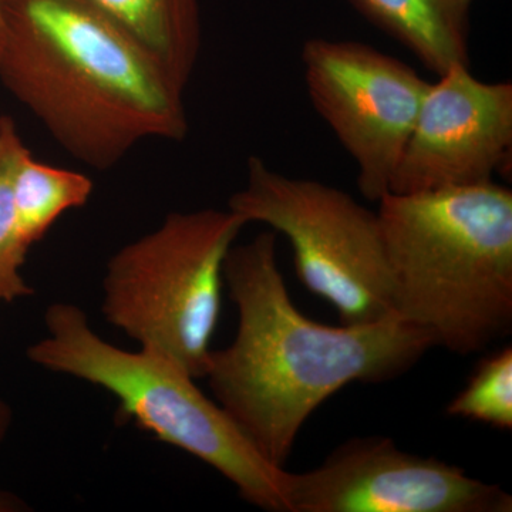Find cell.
Here are the masks:
<instances>
[{"label":"cell","instance_id":"4","mask_svg":"<svg viewBox=\"0 0 512 512\" xmlns=\"http://www.w3.org/2000/svg\"><path fill=\"white\" fill-rule=\"evenodd\" d=\"M46 335L28 359L47 372L83 380L109 392L138 427L198 458L227 478L242 500L269 512L286 511L285 467L269 463L229 414L170 360L146 350L111 345L73 303H52Z\"/></svg>","mask_w":512,"mask_h":512},{"label":"cell","instance_id":"6","mask_svg":"<svg viewBox=\"0 0 512 512\" xmlns=\"http://www.w3.org/2000/svg\"><path fill=\"white\" fill-rule=\"evenodd\" d=\"M228 210L288 239L299 281L338 312L343 325L394 315L393 281L377 212L339 188L247 161V183Z\"/></svg>","mask_w":512,"mask_h":512},{"label":"cell","instance_id":"1","mask_svg":"<svg viewBox=\"0 0 512 512\" xmlns=\"http://www.w3.org/2000/svg\"><path fill=\"white\" fill-rule=\"evenodd\" d=\"M224 281L237 333L227 348L211 350L204 377L215 402L278 467L306 421L343 387L396 379L437 346L397 315L340 326L303 315L279 269L274 231L229 249Z\"/></svg>","mask_w":512,"mask_h":512},{"label":"cell","instance_id":"3","mask_svg":"<svg viewBox=\"0 0 512 512\" xmlns=\"http://www.w3.org/2000/svg\"><path fill=\"white\" fill-rule=\"evenodd\" d=\"M393 313L457 355L512 330V192L490 183L380 198Z\"/></svg>","mask_w":512,"mask_h":512},{"label":"cell","instance_id":"16","mask_svg":"<svg viewBox=\"0 0 512 512\" xmlns=\"http://www.w3.org/2000/svg\"><path fill=\"white\" fill-rule=\"evenodd\" d=\"M447 2L451 3L454 8H457L458 10H461V12L467 13L468 15V9H470L473 0H447Z\"/></svg>","mask_w":512,"mask_h":512},{"label":"cell","instance_id":"8","mask_svg":"<svg viewBox=\"0 0 512 512\" xmlns=\"http://www.w3.org/2000/svg\"><path fill=\"white\" fill-rule=\"evenodd\" d=\"M288 512H511L500 485L387 437L346 441L320 466L285 478Z\"/></svg>","mask_w":512,"mask_h":512},{"label":"cell","instance_id":"10","mask_svg":"<svg viewBox=\"0 0 512 512\" xmlns=\"http://www.w3.org/2000/svg\"><path fill=\"white\" fill-rule=\"evenodd\" d=\"M126 30L187 89L201 52L200 0H84Z\"/></svg>","mask_w":512,"mask_h":512},{"label":"cell","instance_id":"13","mask_svg":"<svg viewBox=\"0 0 512 512\" xmlns=\"http://www.w3.org/2000/svg\"><path fill=\"white\" fill-rule=\"evenodd\" d=\"M26 151L15 121L0 117V303H12L35 292L22 275L29 248L20 237L13 195L16 171Z\"/></svg>","mask_w":512,"mask_h":512},{"label":"cell","instance_id":"15","mask_svg":"<svg viewBox=\"0 0 512 512\" xmlns=\"http://www.w3.org/2000/svg\"><path fill=\"white\" fill-rule=\"evenodd\" d=\"M13 413L12 409L5 400L0 399V443L5 440L6 434L12 426ZM20 503L16 498L9 497V495L0 494V512L15 511L20 507Z\"/></svg>","mask_w":512,"mask_h":512},{"label":"cell","instance_id":"17","mask_svg":"<svg viewBox=\"0 0 512 512\" xmlns=\"http://www.w3.org/2000/svg\"><path fill=\"white\" fill-rule=\"evenodd\" d=\"M3 32H5V25H3L2 13H0V43H2Z\"/></svg>","mask_w":512,"mask_h":512},{"label":"cell","instance_id":"7","mask_svg":"<svg viewBox=\"0 0 512 512\" xmlns=\"http://www.w3.org/2000/svg\"><path fill=\"white\" fill-rule=\"evenodd\" d=\"M301 59L313 107L355 161L363 197L379 201L430 83L396 57L350 40L312 37Z\"/></svg>","mask_w":512,"mask_h":512},{"label":"cell","instance_id":"2","mask_svg":"<svg viewBox=\"0 0 512 512\" xmlns=\"http://www.w3.org/2000/svg\"><path fill=\"white\" fill-rule=\"evenodd\" d=\"M0 82L67 154L109 170L141 141L187 137L184 92L84 0H0Z\"/></svg>","mask_w":512,"mask_h":512},{"label":"cell","instance_id":"9","mask_svg":"<svg viewBox=\"0 0 512 512\" xmlns=\"http://www.w3.org/2000/svg\"><path fill=\"white\" fill-rule=\"evenodd\" d=\"M511 151L512 84L454 64L427 87L389 194L490 183Z\"/></svg>","mask_w":512,"mask_h":512},{"label":"cell","instance_id":"12","mask_svg":"<svg viewBox=\"0 0 512 512\" xmlns=\"http://www.w3.org/2000/svg\"><path fill=\"white\" fill-rule=\"evenodd\" d=\"M93 183L86 175L39 163L26 151L15 175L16 218L23 244L30 249L45 237L64 212L84 207Z\"/></svg>","mask_w":512,"mask_h":512},{"label":"cell","instance_id":"14","mask_svg":"<svg viewBox=\"0 0 512 512\" xmlns=\"http://www.w3.org/2000/svg\"><path fill=\"white\" fill-rule=\"evenodd\" d=\"M447 414L498 430L512 429L511 346L478 363L466 387L448 403Z\"/></svg>","mask_w":512,"mask_h":512},{"label":"cell","instance_id":"5","mask_svg":"<svg viewBox=\"0 0 512 512\" xmlns=\"http://www.w3.org/2000/svg\"><path fill=\"white\" fill-rule=\"evenodd\" d=\"M245 225L229 210L171 212L107 262L104 319L201 379L221 316L225 259Z\"/></svg>","mask_w":512,"mask_h":512},{"label":"cell","instance_id":"11","mask_svg":"<svg viewBox=\"0 0 512 512\" xmlns=\"http://www.w3.org/2000/svg\"><path fill=\"white\" fill-rule=\"evenodd\" d=\"M349 2L437 76L454 64H468L467 13L447 0Z\"/></svg>","mask_w":512,"mask_h":512}]
</instances>
